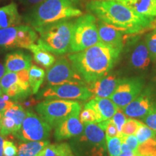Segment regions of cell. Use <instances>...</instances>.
Instances as JSON below:
<instances>
[{
	"mask_svg": "<svg viewBox=\"0 0 156 156\" xmlns=\"http://www.w3.org/2000/svg\"><path fill=\"white\" fill-rule=\"evenodd\" d=\"M89 13L125 34H140L153 27L156 17L140 15L122 3L113 0H90L86 4Z\"/></svg>",
	"mask_w": 156,
	"mask_h": 156,
	"instance_id": "6da1fadb",
	"label": "cell"
},
{
	"mask_svg": "<svg viewBox=\"0 0 156 156\" xmlns=\"http://www.w3.org/2000/svg\"><path fill=\"white\" fill-rule=\"evenodd\" d=\"M121 52L118 48L99 42L81 51L70 54L67 58L84 81L90 84L109 74Z\"/></svg>",
	"mask_w": 156,
	"mask_h": 156,
	"instance_id": "7a4b0ae2",
	"label": "cell"
},
{
	"mask_svg": "<svg viewBox=\"0 0 156 156\" xmlns=\"http://www.w3.org/2000/svg\"><path fill=\"white\" fill-rule=\"evenodd\" d=\"M80 0H46L35 6L25 20L33 28L65 20L83 15Z\"/></svg>",
	"mask_w": 156,
	"mask_h": 156,
	"instance_id": "3957f363",
	"label": "cell"
},
{
	"mask_svg": "<svg viewBox=\"0 0 156 156\" xmlns=\"http://www.w3.org/2000/svg\"><path fill=\"white\" fill-rule=\"evenodd\" d=\"M74 22L65 20L50 23L35 28L38 33L37 44L56 55H62L69 51Z\"/></svg>",
	"mask_w": 156,
	"mask_h": 156,
	"instance_id": "277c9868",
	"label": "cell"
},
{
	"mask_svg": "<svg viewBox=\"0 0 156 156\" xmlns=\"http://www.w3.org/2000/svg\"><path fill=\"white\" fill-rule=\"evenodd\" d=\"M70 147L76 156H106L105 131L98 123L84 125L82 133L70 139Z\"/></svg>",
	"mask_w": 156,
	"mask_h": 156,
	"instance_id": "5b68a950",
	"label": "cell"
},
{
	"mask_svg": "<svg viewBox=\"0 0 156 156\" xmlns=\"http://www.w3.org/2000/svg\"><path fill=\"white\" fill-rule=\"evenodd\" d=\"M36 112L52 128L73 115H80L81 104L78 101L63 99H46L35 107Z\"/></svg>",
	"mask_w": 156,
	"mask_h": 156,
	"instance_id": "8992f818",
	"label": "cell"
},
{
	"mask_svg": "<svg viewBox=\"0 0 156 156\" xmlns=\"http://www.w3.org/2000/svg\"><path fill=\"white\" fill-rule=\"evenodd\" d=\"M100 42L96 17L82 15L74 22L69 53L81 51Z\"/></svg>",
	"mask_w": 156,
	"mask_h": 156,
	"instance_id": "52a82bcc",
	"label": "cell"
},
{
	"mask_svg": "<svg viewBox=\"0 0 156 156\" xmlns=\"http://www.w3.org/2000/svg\"><path fill=\"white\" fill-rule=\"evenodd\" d=\"M38 38L36 31L29 25H16L0 29V48L5 50L15 48L28 49Z\"/></svg>",
	"mask_w": 156,
	"mask_h": 156,
	"instance_id": "ba28073f",
	"label": "cell"
},
{
	"mask_svg": "<svg viewBox=\"0 0 156 156\" xmlns=\"http://www.w3.org/2000/svg\"><path fill=\"white\" fill-rule=\"evenodd\" d=\"M52 127L36 113L26 111V116L20 130L15 134L23 142L43 141L50 137Z\"/></svg>",
	"mask_w": 156,
	"mask_h": 156,
	"instance_id": "9c48e42d",
	"label": "cell"
},
{
	"mask_svg": "<svg viewBox=\"0 0 156 156\" xmlns=\"http://www.w3.org/2000/svg\"><path fill=\"white\" fill-rule=\"evenodd\" d=\"M46 80L47 86L68 83L87 85L74 69L69 60L65 57L58 58L48 68L46 74Z\"/></svg>",
	"mask_w": 156,
	"mask_h": 156,
	"instance_id": "30bf717a",
	"label": "cell"
},
{
	"mask_svg": "<svg viewBox=\"0 0 156 156\" xmlns=\"http://www.w3.org/2000/svg\"><path fill=\"white\" fill-rule=\"evenodd\" d=\"M4 93L14 100L25 99L32 93L29 83L28 70L6 73L0 79Z\"/></svg>",
	"mask_w": 156,
	"mask_h": 156,
	"instance_id": "8fae6325",
	"label": "cell"
},
{
	"mask_svg": "<svg viewBox=\"0 0 156 156\" xmlns=\"http://www.w3.org/2000/svg\"><path fill=\"white\" fill-rule=\"evenodd\" d=\"M46 99H63L70 101H87L92 98V93L87 85L63 84L47 86L40 93Z\"/></svg>",
	"mask_w": 156,
	"mask_h": 156,
	"instance_id": "7c38bea8",
	"label": "cell"
},
{
	"mask_svg": "<svg viewBox=\"0 0 156 156\" xmlns=\"http://www.w3.org/2000/svg\"><path fill=\"white\" fill-rule=\"evenodd\" d=\"M144 81L140 77H129L121 80L110 97L119 108H124L142 92Z\"/></svg>",
	"mask_w": 156,
	"mask_h": 156,
	"instance_id": "4fadbf2b",
	"label": "cell"
},
{
	"mask_svg": "<svg viewBox=\"0 0 156 156\" xmlns=\"http://www.w3.org/2000/svg\"><path fill=\"white\" fill-rule=\"evenodd\" d=\"M26 116V111L20 104L14 105L2 112L0 134L5 136L19 131Z\"/></svg>",
	"mask_w": 156,
	"mask_h": 156,
	"instance_id": "5bb4252c",
	"label": "cell"
},
{
	"mask_svg": "<svg viewBox=\"0 0 156 156\" xmlns=\"http://www.w3.org/2000/svg\"><path fill=\"white\" fill-rule=\"evenodd\" d=\"M154 104L153 93L150 88L142 91L131 103L122 108L123 112L129 118L142 119L147 114Z\"/></svg>",
	"mask_w": 156,
	"mask_h": 156,
	"instance_id": "9a60e30c",
	"label": "cell"
},
{
	"mask_svg": "<svg viewBox=\"0 0 156 156\" xmlns=\"http://www.w3.org/2000/svg\"><path fill=\"white\" fill-rule=\"evenodd\" d=\"M84 130V124L80 122L79 115H73L59 122L54 127L56 141L70 140L80 135Z\"/></svg>",
	"mask_w": 156,
	"mask_h": 156,
	"instance_id": "2e32d148",
	"label": "cell"
},
{
	"mask_svg": "<svg viewBox=\"0 0 156 156\" xmlns=\"http://www.w3.org/2000/svg\"><path fill=\"white\" fill-rule=\"evenodd\" d=\"M121 78L114 74H108L93 83L87 84L93 98H108L112 96Z\"/></svg>",
	"mask_w": 156,
	"mask_h": 156,
	"instance_id": "e0dca14e",
	"label": "cell"
},
{
	"mask_svg": "<svg viewBox=\"0 0 156 156\" xmlns=\"http://www.w3.org/2000/svg\"><path fill=\"white\" fill-rule=\"evenodd\" d=\"M97 25L100 42L122 51L124 44V36L126 34L100 20H97Z\"/></svg>",
	"mask_w": 156,
	"mask_h": 156,
	"instance_id": "ac0fdd59",
	"label": "cell"
},
{
	"mask_svg": "<svg viewBox=\"0 0 156 156\" xmlns=\"http://www.w3.org/2000/svg\"><path fill=\"white\" fill-rule=\"evenodd\" d=\"M152 58L145 41L138 42L132 49L129 56V63L136 70H146L151 65Z\"/></svg>",
	"mask_w": 156,
	"mask_h": 156,
	"instance_id": "d6986e66",
	"label": "cell"
},
{
	"mask_svg": "<svg viewBox=\"0 0 156 156\" xmlns=\"http://www.w3.org/2000/svg\"><path fill=\"white\" fill-rule=\"evenodd\" d=\"M86 104L94 109L99 122L112 119L119 108L108 98H93Z\"/></svg>",
	"mask_w": 156,
	"mask_h": 156,
	"instance_id": "ffe728a7",
	"label": "cell"
},
{
	"mask_svg": "<svg viewBox=\"0 0 156 156\" xmlns=\"http://www.w3.org/2000/svg\"><path fill=\"white\" fill-rule=\"evenodd\" d=\"M32 65V57L21 51L7 54L5 60V67L7 73H17L23 70H28Z\"/></svg>",
	"mask_w": 156,
	"mask_h": 156,
	"instance_id": "44dd1931",
	"label": "cell"
},
{
	"mask_svg": "<svg viewBox=\"0 0 156 156\" xmlns=\"http://www.w3.org/2000/svg\"><path fill=\"white\" fill-rule=\"evenodd\" d=\"M124 5L140 15L156 17V0H113Z\"/></svg>",
	"mask_w": 156,
	"mask_h": 156,
	"instance_id": "7402d4cb",
	"label": "cell"
},
{
	"mask_svg": "<svg viewBox=\"0 0 156 156\" xmlns=\"http://www.w3.org/2000/svg\"><path fill=\"white\" fill-rule=\"evenodd\" d=\"M20 23L21 16L16 4L12 2L0 7V29L16 26Z\"/></svg>",
	"mask_w": 156,
	"mask_h": 156,
	"instance_id": "603a6c76",
	"label": "cell"
},
{
	"mask_svg": "<svg viewBox=\"0 0 156 156\" xmlns=\"http://www.w3.org/2000/svg\"><path fill=\"white\" fill-rule=\"evenodd\" d=\"M28 49L34 54V61L43 67L48 69L56 62V58L53 54L44 49L38 44H32Z\"/></svg>",
	"mask_w": 156,
	"mask_h": 156,
	"instance_id": "cb8c5ba5",
	"label": "cell"
},
{
	"mask_svg": "<svg viewBox=\"0 0 156 156\" xmlns=\"http://www.w3.org/2000/svg\"><path fill=\"white\" fill-rule=\"evenodd\" d=\"M36 156H76L67 142L49 143Z\"/></svg>",
	"mask_w": 156,
	"mask_h": 156,
	"instance_id": "d4e9b609",
	"label": "cell"
},
{
	"mask_svg": "<svg viewBox=\"0 0 156 156\" xmlns=\"http://www.w3.org/2000/svg\"><path fill=\"white\" fill-rule=\"evenodd\" d=\"M49 143L48 140L20 142L17 146L18 151L17 156H36Z\"/></svg>",
	"mask_w": 156,
	"mask_h": 156,
	"instance_id": "484cf974",
	"label": "cell"
},
{
	"mask_svg": "<svg viewBox=\"0 0 156 156\" xmlns=\"http://www.w3.org/2000/svg\"><path fill=\"white\" fill-rule=\"evenodd\" d=\"M29 83L33 94H37L39 89L44 83L46 77V73L44 69L38 67L37 65L32 64L30 69H28Z\"/></svg>",
	"mask_w": 156,
	"mask_h": 156,
	"instance_id": "4316f807",
	"label": "cell"
},
{
	"mask_svg": "<svg viewBox=\"0 0 156 156\" xmlns=\"http://www.w3.org/2000/svg\"><path fill=\"white\" fill-rule=\"evenodd\" d=\"M156 151V137L139 144L134 155L136 156H151Z\"/></svg>",
	"mask_w": 156,
	"mask_h": 156,
	"instance_id": "83f0119b",
	"label": "cell"
},
{
	"mask_svg": "<svg viewBox=\"0 0 156 156\" xmlns=\"http://www.w3.org/2000/svg\"><path fill=\"white\" fill-rule=\"evenodd\" d=\"M79 118L84 125L87 124H90V123L99 122L96 112H95L92 107L87 106V104H85L83 110H81L79 115Z\"/></svg>",
	"mask_w": 156,
	"mask_h": 156,
	"instance_id": "f1b7e54d",
	"label": "cell"
},
{
	"mask_svg": "<svg viewBox=\"0 0 156 156\" xmlns=\"http://www.w3.org/2000/svg\"><path fill=\"white\" fill-rule=\"evenodd\" d=\"M106 140L109 156H118L122 153V140L119 136L106 138Z\"/></svg>",
	"mask_w": 156,
	"mask_h": 156,
	"instance_id": "f546056e",
	"label": "cell"
},
{
	"mask_svg": "<svg viewBox=\"0 0 156 156\" xmlns=\"http://www.w3.org/2000/svg\"><path fill=\"white\" fill-rule=\"evenodd\" d=\"M135 136L138 140L139 144H141L148 140L152 139V138H155L156 132L153 131L149 126H147L142 123L141 125L139 126V128L137 129V130H136Z\"/></svg>",
	"mask_w": 156,
	"mask_h": 156,
	"instance_id": "4dcf8cb0",
	"label": "cell"
},
{
	"mask_svg": "<svg viewBox=\"0 0 156 156\" xmlns=\"http://www.w3.org/2000/svg\"><path fill=\"white\" fill-rule=\"evenodd\" d=\"M142 123L139 122L138 120L134 119L133 118L127 119L126 122L122 126V132L121 133L123 135H131L136 133V130L139 128V126L141 125Z\"/></svg>",
	"mask_w": 156,
	"mask_h": 156,
	"instance_id": "1f68e13d",
	"label": "cell"
},
{
	"mask_svg": "<svg viewBox=\"0 0 156 156\" xmlns=\"http://www.w3.org/2000/svg\"><path fill=\"white\" fill-rule=\"evenodd\" d=\"M145 43L151 54L152 60H156V29L147 35L145 38Z\"/></svg>",
	"mask_w": 156,
	"mask_h": 156,
	"instance_id": "d6a6232c",
	"label": "cell"
},
{
	"mask_svg": "<svg viewBox=\"0 0 156 156\" xmlns=\"http://www.w3.org/2000/svg\"><path fill=\"white\" fill-rule=\"evenodd\" d=\"M142 119L145 125L156 132V103H154L147 114Z\"/></svg>",
	"mask_w": 156,
	"mask_h": 156,
	"instance_id": "836d02e7",
	"label": "cell"
},
{
	"mask_svg": "<svg viewBox=\"0 0 156 156\" xmlns=\"http://www.w3.org/2000/svg\"><path fill=\"white\" fill-rule=\"evenodd\" d=\"M126 119H126V116L124 114V113L123 112L122 109L121 108H118L116 112L115 113L114 116H112V118L111 119L112 122L115 124V126H116L119 132V137L122 136L121 132H122V126L124 124V123L126 122Z\"/></svg>",
	"mask_w": 156,
	"mask_h": 156,
	"instance_id": "e575fe53",
	"label": "cell"
},
{
	"mask_svg": "<svg viewBox=\"0 0 156 156\" xmlns=\"http://www.w3.org/2000/svg\"><path fill=\"white\" fill-rule=\"evenodd\" d=\"M18 148L11 140H5L3 143V156H17Z\"/></svg>",
	"mask_w": 156,
	"mask_h": 156,
	"instance_id": "d590c367",
	"label": "cell"
},
{
	"mask_svg": "<svg viewBox=\"0 0 156 156\" xmlns=\"http://www.w3.org/2000/svg\"><path fill=\"white\" fill-rule=\"evenodd\" d=\"M120 138L122 140V142H125L130 149L134 152L136 151L138 145H139L138 140L136 139V136H134V134H131V135H123L122 134V136Z\"/></svg>",
	"mask_w": 156,
	"mask_h": 156,
	"instance_id": "8d00e7d4",
	"label": "cell"
},
{
	"mask_svg": "<svg viewBox=\"0 0 156 156\" xmlns=\"http://www.w3.org/2000/svg\"><path fill=\"white\" fill-rule=\"evenodd\" d=\"M105 134H106V138L114 137V136H119V132L117 129L116 126L112 122L111 119H109V122L107 125L106 129H105Z\"/></svg>",
	"mask_w": 156,
	"mask_h": 156,
	"instance_id": "74e56055",
	"label": "cell"
},
{
	"mask_svg": "<svg viewBox=\"0 0 156 156\" xmlns=\"http://www.w3.org/2000/svg\"><path fill=\"white\" fill-rule=\"evenodd\" d=\"M9 98L7 95H5V94L0 95V112H3L4 111L16 104L14 101H9Z\"/></svg>",
	"mask_w": 156,
	"mask_h": 156,
	"instance_id": "f35d334b",
	"label": "cell"
},
{
	"mask_svg": "<svg viewBox=\"0 0 156 156\" xmlns=\"http://www.w3.org/2000/svg\"><path fill=\"white\" fill-rule=\"evenodd\" d=\"M44 1H46V0H24L25 2L28 4V5L34 6H36L39 5V4L44 2Z\"/></svg>",
	"mask_w": 156,
	"mask_h": 156,
	"instance_id": "ab89813d",
	"label": "cell"
},
{
	"mask_svg": "<svg viewBox=\"0 0 156 156\" xmlns=\"http://www.w3.org/2000/svg\"><path fill=\"white\" fill-rule=\"evenodd\" d=\"M5 140V136L0 134V156H3V143Z\"/></svg>",
	"mask_w": 156,
	"mask_h": 156,
	"instance_id": "60d3db41",
	"label": "cell"
},
{
	"mask_svg": "<svg viewBox=\"0 0 156 156\" xmlns=\"http://www.w3.org/2000/svg\"><path fill=\"white\" fill-rule=\"evenodd\" d=\"M6 73H7V71H6L5 65L0 63V79L5 75Z\"/></svg>",
	"mask_w": 156,
	"mask_h": 156,
	"instance_id": "b9f144b4",
	"label": "cell"
},
{
	"mask_svg": "<svg viewBox=\"0 0 156 156\" xmlns=\"http://www.w3.org/2000/svg\"><path fill=\"white\" fill-rule=\"evenodd\" d=\"M128 151H132L130 149L129 147L126 145L125 142H122V152H128Z\"/></svg>",
	"mask_w": 156,
	"mask_h": 156,
	"instance_id": "7bdbcfd3",
	"label": "cell"
},
{
	"mask_svg": "<svg viewBox=\"0 0 156 156\" xmlns=\"http://www.w3.org/2000/svg\"><path fill=\"white\" fill-rule=\"evenodd\" d=\"M134 151H128V152H122L118 156H134Z\"/></svg>",
	"mask_w": 156,
	"mask_h": 156,
	"instance_id": "ee69618b",
	"label": "cell"
},
{
	"mask_svg": "<svg viewBox=\"0 0 156 156\" xmlns=\"http://www.w3.org/2000/svg\"><path fill=\"white\" fill-rule=\"evenodd\" d=\"M2 112H0V130L2 126Z\"/></svg>",
	"mask_w": 156,
	"mask_h": 156,
	"instance_id": "f6af8a7d",
	"label": "cell"
},
{
	"mask_svg": "<svg viewBox=\"0 0 156 156\" xmlns=\"http://www.w3.org/2000/svg\"><path fill=\"white\" fill-rule=\"evenodd\" d=\"M4 95V92L2 90V87L1 83H0V95Z\"/></svg>",
	"mask_w": 156,
	"mask_h": 156,
	"instance_id": "bcb514c9",
	"label": "cell"
}]
</instances>
